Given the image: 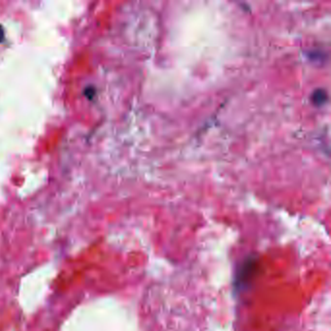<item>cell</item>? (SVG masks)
<instances>
[{
    "label": "cell",
    "mask_w": 331,
    "mask_h": 331,
    "mask_svg": "<svg viewBox=\"0 0 331 331\" xmlns=\"http://www.w3.org/2000/svg\"><path fill=\"white\" fill-rule=\"evenodd\" d=\"M312 100L316 105H322L326 101V93L322 89H318L314 92Z\"/></svg>",
    "instance_id": "6da1fadb"
},
{
    "label": "cell",
    "mask_w": 331,
    "mask_h": 331,
    "mask_svg": "<svg viewBox=\"0 0 331 331\" xmlns=\"http://www.w3.org/2000/svg\"><path fill=\"white\" fill-rule=\"evenodd\" d=\"M3 38H4V31H3L2 27L0 26V42L3 40Z\"/></svg>",
    "instance_id": "7a4b0ae2"
}]
</instances>
